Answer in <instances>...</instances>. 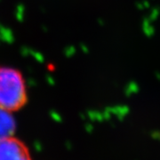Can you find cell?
<instances>
[{"instance_id":"obj_1","label":"cell","mask_w":160,"mask_h":160,"mask_svg":"<svg viewBox=\"0 0 160 160\" xmlns=\"http://www.w3.org/2000/svg\"><path fill=\"white\" fill-rule=\"evenodd\" d=\"M28 100L26 81L18 69L0 65V109L8 112L22 109Z\"/></svg>"},{"instance_id":"obj_2","label":"cell","mask_w":160,"mask_h":160,"mask_svg":"<svg viewBox=\"0 0 160 160\" xmlns=\"http://www.w3.org/2000/svg\"><path fill=\"white\" fill-rule=\"evenodd\" d=\"M0 160H31L29 151L22 142L7 136L0 139Z\"/></svg>"},{"instance_id":"obj_3","label":"cell","mask_w":160,"mask_h":160,"mask_svg":"<svg viewBox=\"0 0 160 160\" xmlns=\"http://www.w3.org/2000/svg\"><path fill=\"white\" fill-rule=\"evenodd\" d=\"M14 129V122L12 118L11 112L0 109V139L11 136Z\"/></svg>"},{"instance_id":"obj_4","label":"cell","mask_w":160,"mask_h":160,"mask_svg":"<svg viewBox=\"0 0 160 160\" xmlns=\"http://www.w3.org/2000/svg\"><path fill=\"white\" fill-rule=\"evenodd\" d=\"M129 113V108L127 106H122V107H118L115 109L114 114L118 118L120 121L124 119L126 116Z\"/></svg>"},{"instance_id":"obj_5","label":"cell","mask_w":160,"mask_h":160,"mask_svg":"<svg viewBox=\"0 0 160 160\" xmlns=\"http://www.w3.org/2000/svg\"><path fill=\"white\" fill-rule=\"evenodd\" d=\"M151 139H153L155 141H158V142H160V131L159 130H154V131L150 132L149 133Z\"/></svg>"}]
</instances>
